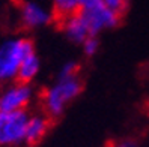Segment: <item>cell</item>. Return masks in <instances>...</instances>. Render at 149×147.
I'll return each mask as SVG.
<instances>
[{"instance_id": "obj_13", "label": "cell", "mask_w": 149, "mask_h": 147, "mask_svg": "<svg viewBox=\"0 0 149 147\" xmlns=\"http://www.w3.org/2000/svg\"><path fill=\"white\" fill-rule=\"evenodd\" d=\"M104 3H106L110 9L113 11H116L118 14H124V11L127 9V3H128V0H102Z\"/></svg>"}, {"instance_id": "obj_7", "label": "cell", "mask_w": 149, "mask_h": 147, "mask_svg": "<svg viewBox=\"0 0 149 147\" xmlns=\"http://www.w3.org/2000/svg\"><path fill=\"white\" fill-rule=\"evenodd\" d=\"M60 27H62V32L66 36V39L74 42V44L81 45L86 38L92 36L91 32H89V27H87V24L83 18V15L80 14V11L74 15H69L66 18L60 20Z\"/></svg>"}, {"instance_id": "obj_6", "label": "cell", "mask_w": 149, "mask_h": 147, "mask_svg": "<svg viewBox=\"0 0 149 147\" xmlns=\"http://www.w3.org/2000/svg\"><path fill=\"white\" fill-rule=\"evenodd\" d=\"M53 18V12L36 2H23L20 5V21L26 29L45 27Z\"/></svg>"}, {"instance_id": "obj_15", "label": "cell", "mask_w": 149, "mask_h": 147, "mask_svg": "<svg viewBox=\"0 0 149 147\" xmlns=\"http://www.w3.org/2000/svg\"><path fill=\"white\" fill-rule=\"evenodd\" d=\"M92 2H95V0H80L81 6H83V5H87V3H92Z\"/></svg>"}, {"instance_id": "obj_3", "label": "cell", "mask_w": 149, "mask_h": 147, "mask_svg": "<svg viewBox=\"0 0 149 147\" xmlns=\"http://www.w3.org/2000/svg\"><path fill=\"white\" fill-rule=\"evenodd\" d=\"M29 116L27 110L0 111V147H21L26 144Z\"/></svg>"}, {"instance_id": "obj_1", "label": "cell", "mask_w": 149, "mask_h": 147, "mask_svg": "<svg viewBox=\"0 0 149 147\" xmlns=\"http://www.w3.org/2000/svg\"><path fill=\"white\" fill-rule=\"evenodd\" d=\"M83 90V83L75 77H68V78H60L48 86L42 95V107L44 113L50 119L51 117H59L63 114V111L71 102H74Z\"/></svg>"}, {"instance_id": "obj_12", "label": "cell", "mask_w": 149, "mask_h": 147, "mask_svg": "<svg viewBox=\"0 0 149 147\" xmlns=\"http://www.w3.org/2000/svg\"><path fill=\"white\" fill-rule=\"evenodd\" d=\"M75 75H78V65L74 60L63 63L57 74V77H60V78H68V77H75Z\"/></svg>"}, {"instance_id": "obj_8", "label": "cell", "mask_w": 149, "mask_h": 147, "mask_svg": "<svg viewBox=\"0 0 149 147\" xmlns=\"http://www.w3.org/2000/svg\"><path fill=\"white\" fill-rule=\"evenodd\" d=\"M50 129V117L45 113H36L29 116L27 129H26V144H38Z\"/></svg>"}, {"instance_id": "obj_5", "label": "cell", "mask_w": 149, "mask_h": 147, "mask_svg": "<svg viewBox=\"0 0 149 147\" xmlns=\"http://www.w3.org/2000/svg\"><path fill=\"white\" fill-rule=\"evenodd\" d=\"M35 99V89L30 83L11 81L0 87V111L27 110Z\"/></svg>"}, {"instance_id": "obj_10", "label": "cell", "mask_w": 149, "mask_h": 147, "mask_svg": "<svg viewBox=\"0 0 149 147\" xmlns=\"http://www.w3.org/2000/svg\"><path fill=\"white\" fill-rule=\"evenodd\" d=\"M81 9L80 0H53V17L63 20L69 15H74Z\"/></svg>"}, {"instance_id": "obj_11", "label": "cell", "mask_w": 149, "mask_h": 147, "mask_svg": "<svg viewBox=\"0 0 149 147\" xmlns=\"http://www.w3.org/2000/svg\"><path fill=\"white\" fill-rule=\"evenodd\" d=\"M81 48H83V53L84 56L87 57H93L100 50V41H98V36H89L83 41L81 44Z\"/></svg>"}, {"instance_id": "obj_9", "label": "cell", "mask_w": 149, "mask_h": 147, "mask_svg": "<svg viewBox=\"0 0 149 147\" xmlns=\"http://www.w3.org/2000/svg\"><path fill=\"white\" fill-rule=\"evenodd\" d=\"M39 72H41V59L36 54V51H32L21 62L17 80L23 83H32L38 77Z\"/></svg>"}, {"instance_id": "obj_14", "label": "cell", "mask_w": 149, "mask_h": 147, "mask_svg": "<svg viewBox=\"0 0 149 147\" xmlns=\"http://www.w3.org/2000/svg\"><path fill=\"white\" fill-rule=\"evenodd\" d=\"M110 147H139V144H137V141L131 140V138H122V140L113 143Z\"/></svg>"}, {"instance_id": "obj_4", "label": "cell", "mask_w": 149, "mask_h": 147, "mask_svg": "<svg viewBox=\"0 0 149 147\" xmlns=\"http://www.w3.org/2000/svg\"><path fill=\"white\" fill-rule=\"evenodd\" d=\"M80 14L83 15L92 36H98L104 30L115 29L120 21V14L110 9L102 0H95L92 3L83 5Z\"/></svg>"}, {"instance_id": "obj_2", "label": "cell", "mask_w": 149, "mask_h": 147, "mask_svg": "<svg viewBox=\"0 0 149 147\" xmlns=\"http://www.w3.org/2000/svg\"><path fill=\"white\" fill-rule=\"evenodd\" d=\"M32 51L35 45L27 36H9L0 41V86L17 80L21 62Z\"/></svg>"}]
</instances>
